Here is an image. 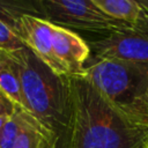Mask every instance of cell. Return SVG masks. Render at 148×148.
I'll use <instances>...</instances> for the list:
<instances>
[{"mask_svg": "<svg viewBox=\"0 0 148 148\" xmlns=\"http://www.w3.org/2000/svg\"><path fill=\"white\" fill-rule=\"evenodd\" d=\"M68 148H148V128L130 120L82 74L68 76Z\"/></svg>", "mask_w": 148, "mask_h": 148, "instance_id": "cell-1", "label": "cell"}, {"mask_svg": "<svg viewBox=\"0 0 148 148\" xmlns=\"http://www.w3.org/2000/svg\"><path fill=\"white\" fill-rule=\"evenodd\" d=\"M8 54L18 68L24 110L53 136L56 148H68L71 133L68 76L53 71L27 46Z\"/></svg>", "mask_w": 148, "mask_h": 148, "instance_id": "cell-2", "label": "cell"}, {"mask_svg": "<svg viewBox=\"0 0 148 148\" xmlns=\"http://www.w3.org/2000/svg\"><path fill=\"white\" fill-rule=\"evenodd\" d=\"M83 75L130 120L148 128V62L92 60Z\"/></svg>", "mask_w": 148, "mask_h": 148, "instance_id": "cell-3", "label": "cell"}, {"mask_svg": "<svg viewBox=\"0 0 148 148\" xmlns=\"http://www.w3.org/2000/svg\"><path fill=\"white\" fill-rule=\"evenodd\" d=\"M42 18L64 27L98 34H109L132 24L105 14L94 0H39Z\"/></svg>", "mask_w": 148, "mask_h": 148, "instance_id": "cell-4", "label": "cell"}, {"mask_svg": "<svg viewBox=\"0 0 148 148\" xmlns=\"http://www.w3.org/2000/svg\"><path fill=\"white\" fill-rule=\"evenodd\" d=\"M87 43L90 49L89 61L118 59L148 62V10L143 8L138 22L130 28L109 32Z\"/></svg>", "mask_w": 148, "mask_h": 148, "instance_id": "cell-5", "label": "cell"}, {"mask_svg": "<svg viewBox=\"0 0 148 148\" xmlns=\"http://www.w3.org/2000/svg\"><path fill=\"white\" fill-rule=\"evenodd\" d=\"M17 34L24 45L49 67L61 75H66L53 52L51 22L35 15H22L18 20Z\"/></svg>", "mask_w": 148, "mask_h": 148, "instance_id": "cell-6", "label": "cell"}, {"mask_svg": "<svg viewBox=\"0 0 148 148\" xmlns=\"http://www.w3.org/2000/svg\"><path fill=\"white\" fill-rule=\"evenodd\" d=\"M52 44L65 74L67 76L82 75L90 57L88 43L73 30L52 23Z\"/></svg>", "mask_w": 148, "mask_h": 148, "instance_id": "cell-7", "label": "cell"}, {"mask_svg": "<svg viewBox=\"0 0 148 148\" xmlns=\"http://www.w3.org/2000/svg\"><path fill=\"white\" fill-rule=\"evenodd\" d=\"M21 130L14 148H56L53 136L27 110L17 106Z\"/></svg>", "mask_w": 148, "mask_h": 148, "instance_id": "cell-8", "label": "cell"}, {"mask_svg": "<svg viewBox=\"0 0 148 148\" xmlns=\"http://www.w3.org/2000/svg\"><path fill=\"white\" fill-rule=\"evenodd\" d=\"M0 89L17 106L24 109L18 68L7 52H0Z\"/></svg>", "mask_w": 148, "mask_h": 148, "instance_id": "cell-9", "label": "cell"}, {"mask_svg": "<svg viewBox=\"0 0 148 148\" xmlns=\"http://www.w3.org/2000/svg\"><path fill=\"white\" fill-rule=\"evenodd\" d=\"M42 17L39 1L34 0H0V21L17 32L18 20L22 15ZM20 36V35H18Z\"/></svg>", "mask_w": 148, "mask_h": 148, "instance_id": "cell-10", "label": "cell"}, {"mask_svg": "<svg viewBox=\"0 0 148 148\" xmlns=\"http://www.w3.org/2000/svg\"><path fill=\"white\" fill-rule=\"evenodd\" d=\"M94 2L109 16L132 25L138 22L143 10L139 1L133 0H94Z\"/></svg>", "mask_w": 148, "mask_h": 148, "instance_id": "cell-11", "label": "cell"}, {"mask_svg": "<svg viewBox=\"0 0 148 148\" xmlns=\"http://www.w3.org/2000/svg\"><path fill=\"white\" fill-rule=\"evenodd\" d=\"M20 130H21V119L16 108L14 114L8 118L6 124L0 130V148H14Z\"/></svg>", "mask_w": 148, "mask_h": 148, "instance_id": "cell-12", "label": "cell"}, {"mask_svg": "<svg viewBox=\"0 0 148 148\" xmlns=\"http://www.w3.org/2000/svg\"><path fill=\"white\" fill-rule=\"evenodd\" d=\"M24 47L25 45L18 34L13 28L0 21V51L10 53Z\"/></svg>", "mask_w": 148, "mask_h": 148, "instance_id": "cell-13", "label": "cell"}, {"mask_svg": "<svg viewBox=\"0 0 148 148\" xmlns=\"http://www.w3.org/2000/svg\"><path fill=\"white\" fill-rule=\"evenodd\" d=\"M17 105L0 89V117H12Z\"/></svg>", "mask_w": 148, "mask_h": 148, "instance_id": "cell-14", "label": "cell"}, {"mask_svg": "<svg viewBox=\"0 0 148 148\" xmlns=\"http://www.w3.org/2000/svg\"><path fill=\"white\" fill-rule=\"evenodd\" d=\"M9 117H0V130L2 128V126L6 124V121L8 120Z\"/></svg>", "mask_w": 148, "mask_h": 148, "instance_id": "cell-15", "label": "cell"}, {"mask_svg": "<svg viewBox=\"0 0 148 148\" xmlns=\"http://www.w3.org/2000/svg\"><path fill=\"white\" fill-rule=\"evenodd\" d=\"M139 3H140L143 8H146V9L148 10V0H141V1H139Z\"/></svg>", "mask_w": 148, "mask_h": 148, "instance_id": "cell-16", "label": "cell"}, {"mask_svg": "<svg viewBox=\"0 0 148 148\" xmlns=\"http://www.w3.org/2000/svg\"><path fill=\"white\" fill-rule=\"evenodd\" d=\"M0 52H1V51H0Z\"/></svg>", "mask_w": 148, "mask_h": 148, "instance_id": "cell-17", "label": "cell"}]
</instances>
